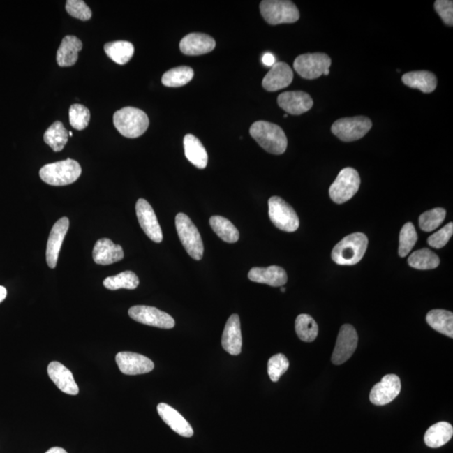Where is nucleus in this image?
Here are the masks:
<instances>
[{"label":"nucleus","instance_id":"nucleus-45","mask_svg":"<svg viewBox=\"0 0 453 453\" xmlns=\"http://www.w3.org/2000/svg\"><path fill=\"white\" fill-rule=\"evenodd\" d=\"M45 453H68V452H66L64 448L55 447L50 448Z\"/></svg>","mask_w":453,"mask_h":453},{"label":"nucleus","instance_id":"nucleus-3","mask_svg":"<svg viewBox=\"0 0 453 453\" xmlns=\"http://www.w3.org/2000/svg\"><path fill=\"white\" fill-rule=\"evenodd\" d=\"M114 124L123 136L135 139L147 131L149 120L144 111L134 107H126L115 112Z\"/></svg>","mask_w":453,"mask_h":453},{"label":"nucleus","instance_id":"nucleus-49","mask_svg":"<svg viewBox=\"0 0 453 453\" xmlns=\"http://www.w3.org/2000/svg\"><path fill=\"white\" fill-rule=\"evenodd\" d=\"M288 114H285L284 115V118L288 117Z\"/></svg>","mask_w":453,"mask_h":453},{"label":"nucleus","instance_id":"nucleus-20","mask_svg":"<svg viewBox=\"0 0 453 453\" xmlns=\"http://www.w3.org/2000/svg\"><path fill=\"white\" fill-rule=\"evenodd\" d=\"M47 372L50 379L62 392L70 396H77L79 393V388L74 380L73 373L64 364L59 362H52L48 365Z\"/></svg>","mask_w":453,"mask_h":453},{"label":"nucleus","instance_id":"nucleus-41","mask_svg":"<svg viewBox=\"0 0 453 453\" xmlns=\"http://www.w3.org/2000/svg\"><path fill=\"white\" fill-rule=\"evenodd\" d=\"M66 10L73 17L83 22L92 17V10L82 0H68L66 3Z\"/></svg>","mask_w":453,"mask_h":453},{"label":"nucleus","instance_id":"nucleus-2","mask_svg":"<svg viewBox=\"0 0 453 453\" xmlns=\"http://www.w3.org/2000/svg\"><path fill=\"white\" fill-rule=\"evenodd\" d=\"M369 240L362 232H355L340 241L332 249V259L339 265H353L363 259Z\"/></svg>","mask_w":453,"mask_h":453},{"label":"nucleus","instance_id":"nucleus-1","mask_svg":"<svg viewBox=\"0 0 453 453\" xmlns=\"http://www.w3.org/2000/svg\"><path fill=\"white\" fill-rule=\"evenodd\" d=\"M249 133L265 151L274 155H281L288 148V137L277 124L257 121L252 124Z\"/></svg>","mask_w":453,"mask_h":453},{"label":"nucleus","instance_id":"nucleus-14","mask_svg":"<svg viewBox=\"0 0 453 453\" xmlns=\"http://www.w3.org/2000/svg\"><path fill=\"white\" fill-rule=\"evenodd\" d=\"M119 371L124 375L137 376L151 372L155 364L144 355L131 352H120L116 355Z\"/></svg>","mask_w":453,"mask_h":453},{"label":"nucleus","instance_id":"nucleus-46","mask_svg":"<svg viewBox=\"0 0 453 453\" xmlns=\"http://www.w3.org/2000/svg\"><path fill=\"white\" fill-rule=\"evenodd\" d=\"M7 297V290L3 286L0 285V303L5 301Z\"/></svg>","mask_w":453,"mask_h":453},{"label":"nucleus","instance_id":"nucleus-23","mask_svg":"<svg viewBox=\"0 0 453 453\" xmlns=\"http://www.w3.org/2000/svg\"><path fill=\"white\" fill-rule=\"evenodd\" d=\"M222 346L231 355H239L242 351V334L239 315L234 314L228 318L222 336Z\"/></svg>","mask_w":453,"mask_h":453},{"label":"nucleus","instance_id":"nucleus-28","mask_svg":"<svg viewBox=\"0 0 453 453\" xmlns=\"http://www.w3.org/2000/svg\"><path fill=\"white\" fill-rule=\"evenodd\" d=\"M453 436V427L448 422H438L431 426L425 434V443L431 448H438L444 446Z\"/></svg>","mask_w":453,"mask_h":453},{"label":"nucleus","instance_id":"nucleus-38","mask_svg":"<svg viewBox=\"0 0 453 453\" xmlns=\"http://www.w3.org/2000/svg\"><path fill=\"white\" fill-rule=\"evenodd\" d=\"M417 234L413 223H407L401 228L399 255L406 257L417 242Z\"/></svg>","mask_w":453,"mask_h":453},{"label":"nucleus","instance_id":"nucleus-10","mask_svg":"<svg viewBox=\"0 0 453 453\" xmlns=\"http://www.w3.org/2000/svg\"><path fill=\"white\" fill-rule=\"evenodd\" d=\"M331 64V58L325 53H306L296 58L294 69L302 78L313 80L322 76Z\"/></svg>","mask_w":453,"mask_h":453},{"label":"nucleus","instance_id":"nucleus-27","mask_svg":"<svg viewBox=\"0 0 453 453\" xmlns=\"http://www.w3.org/2000/svg\"><path fill=\"white\" fill-rule=\"evenodd\" d=\"M185 156L191 163L199 169H205L209 162V156L205 147L196 136L186 135L184 138Z\"/></svg>","mask_w":453,"mask_h":453},{"label":"nucleus","instance_id":"nucleus-22","mask_svg":"<svg viewBox=\"0 0 453 453\" xmlns=\"http://www.w3.org/2000/svg\"><path fill=\"white\" fill-rule=\"evenodd\" d=\"M157 411L161 418L172 431L184 438H192L194 434L192 426L177 410L165 403H161L157 406Z\"/></svg>","mask_w":453,"mask_h":453},{"label":"nucleus","instance_id":"nucleus-12","mask_svg":"<svg viewBox=\"0 0 453 453\" xmlns=\"http://www.w3.org/2000/svg\"><path fill=\"white\" fill-rule=\"evenodd\" d=\"M357 341L359 338L355 327L349 324H345L341 327L332 356V363L340 365L350 359L356 350Z\"/></svg>","mask_w":453,"mask_h":453},{"label":"nucleus","instance_id":"nucleus-21","mask_svg":"<svg viewBox=\"0 0 453 453\" xmlns=\"http://www.w3.org/2000/svg\"><path fill=\"white\" fill-rule=\"evenodd\" d=\"M248 277L251 281L269 285L273 288H281L288 280L285 270L276 265L269 266L267 268H253L248 272Z\"/></svg>","mask_w":453,"mask_h":453},{"label":"nucleus","instance_id":"nucleus-13","mask_svg":"<svg viewBox=\"0 0 453 453\" xmlns=\"http://www.w3.org/2000/svg\"><path fill=\"white\" fill-rule=\"evenodd\" d=\"M135 210L137 218L144 234L154 242L161 243L163 239V234L151 205L144 199L140 198L136 203Z\"/></svg>","mask_w":453,"mask_h":453},{"label":"nucleus","instance_id":"nucleus-24","mask_svg":"<svg viewBox=\"0 0 453 453\" xmlns=\"http://www.w3.org/2000/svg\"><path fill=\"white\" fill-rule=\"evenodd\" d=\"M124 253L120 245L109 239H101L94 245L93 257L95 263L110 265L123 260Z\"/></svg>","mask_w":453,"mask_h":453},{"label":"nucleus","instance_id":"nucleus-9","mask_svg":"<svg viewBox=\"0 0 453 453\" xmlns=\"http://www.w3.org/2000/svg\"><path fill=\"white\" fill-rule=\"evenodd\" d=\"M372 121L364 116L343 118L332 124V132L344 142H352L363 138L371 130Z\"/></svg>","mask_w":453,"mask_h":453},{"label":"nucleus","instance_id":"nucleus-15","mask_svg":"<svg viewBox=\"0 0 453 453\" xmlns=\"http://www.w3.org/2000/svg\"><path fill=\"white\" fill-rule=\"evenodd\" d=\"M401 390L400 378L396 375H387L383 377L380 383L373 386L369 400L376 406H385L392 402Z\"/></svg>","mask_w":453,"mask_h":453},{"label":"nucleus","instance_id":"nucleus-39","mask_svg":"<svg viewBox=\"0 0 453 453\" xmlns=\"http://www.w3.org/2000/svg\"><path fill=\"white\" fill-rule=\"evenodd\" d=\"M69 120L73 128L77 131L84 130L89 124L90 111L82 105H73L69 110Z\"/></svg>","mask_w":453,"mask_h":453},{"label":"nucleus","instance_id":"nucleus-4","mask_svg":"<svg viewBox=\"0 0 453 453\" xmlns=\"http://www.w3.org/2000/svg\"><path fill=\"white\" fill-rule=\"evenodd\" d=\"M82 174V168L78 162L66 159L54 162L43 166L40 170V177L45 184L61 186L73 184Z\"/></svg>","mask_w":453,"mask_h":453},{"label":"nucleus","instance_id":"nucleus-37","mask_svg":"<svg viewBox=\"0 0 453 453\" xmlns=\"http://www.w3.org/2000/svg\"><path fill=\"white\" fill-rule=\"evenodd\" d=\"M445 217H446V210L440 207L427 211L419 217V228L425 232L433 231L443 223Z\"/></svg>","mask_w":453,"mask_h":453},{"label":"nucleus","instance_id":"nucleus-25","mask_svg":"<svg viewBox=\"0 0 453 453\" xmlns=\"http://www.w3.org/2000/svg\"><path fill=\"white\" fill-rule=\"evenodd\" d=\"M82 49V43L77 37L66 36L61 40L60 47L57 50V64L62 68L72 66L78 60V52Z\"/></svg>","mask_w":453,"mask_h":453},{"label":"nucleus","instance_id":"nucleus-42","mask_svg":"<svg viewBox=\"0 0 453 453\" xmlns=\"http://www.w3.org/2000/svg\"><path fill=\"white\" fill-rule=\"evenodd\" d=\"M452 234L453 223H450L443 227L442 230L430 236L428 238V244H429L430 246L436 248H443L450 240Z\"/></svg>","mask_w":453,"mask_h":453},{"label":"nucleus","instance_id":"nucleus-43","mask_svg":"<svg viewBox=\"0 0 453 453\" xmlns=\"http://www.w3.org/2000/svg\"><path fill=\"white\" fill-rule=\"evenodd\" d=\"M436 13L440 15L444 23L449 27L453 26V2L452 0H436L434 3Z\"/></svg>","mask_w":453,"mask_h":453},{"label":"nucleus","instance_id":"nucleus-26","mask_svg":"<svg viewBox=\"0 0 453 453\" xmlns=\"http://www.w3.org/2000/svg\"><path fill=\"white\" fill-rule=\"evenodd\" d=\"M402 82L405 85L422 91V93L431 94L438 86V79L434 73L427 70H417L403 75Z\"/></svg>","mask_w":453,"mask_h":453},{"label":"nucleus","instance_id":"nucleus-33","mask_svg":"<svg viewBox=\"0 0 453 453\" xmlns=\"http://www.w3.org/2000/svg\"><path fill=\"white\" fill-rule=\"evenodd\" d=\"M193 77V68L181 66L168 70L162 77L161 82L165 87H179L188 84Z\"/></svg>","mask_w":453,"mask_h":453},{"label":"nucleus","instance_id":"nucleus-18","mask_svg":"<svg viewBox=\"0 0 453 453\" xmlns=\"http://www.w3.org/2000/svg\"><path fill=\"white\" fill-rule=\"evenodd\" d=\"M69 224L68 218H61L54 224L50 232L47 247V262L50 268L54 269L57 266L58 256L66 232L68 231Z\"/></svg>","mask_w":453,"mask_h":453},{"label":"nucleus","instance_id":"nucleus-32","mask_svg":"<svg viewBox=\"0 0 453 453\" xmlns=\"http://www.w3.org/2000/svg\"><path fill=\"white\" fill-rule=\"evenodd\" d=\"M68 131L60 121L53 123L44 135V141L54 151L59 152L66 147L68 141Z\"/></svg>","mask_w":453,"mask_h":453},{"label":"nucleus","instance_id":"nucleus-11","mask_svg":"<svg viewBox=\"0 0 453 453\" xmlns=\"http://www.w3.org/2000/svg\"><path fill=\"white\" fill-rule=\"evenodd\" d=\"M128 315L135 322L163 329H170L176 325L174 320L169 314L153 306H132L128 310Z\"/></svg>","mask_w":453,"mask_h":453},{"label":"nucleus","instance_id":"nucleus-5","mask_svg":"<svg viewBox=\"0 0 453 453\" xmlns=\"http://www.w3.org/2000/svg\"><path fill=\"white\" fill-rule=\"evenodd\" d=\"M260 9L265 22L272 26L295 23L300 18L297 7L288 0H264Z\"/></svg>","mask_w":453,"mask_h":453},{"label":"nucleus","instance_id":"nucleus-16","mask_svg":"<svg viewBox=\"0 0 453 453\" xmlns=\"http://www.w3.org/2000/svg\"><path fill=\"white\" fill-rule=\"evenodd\" d=\"M277 101L282 110L292 115L306 113L313 106V98L309 94L302 91L282 93L278 97Z\"/></svg>","mask_w":453,"mask_h":453},{"label":"nucleus","instance_id":"nucleus-8","mask_svg":"<svg viewBox=\"0 0 453 453\" xmlns=\"http://www.w3.org/2000/svg\"><path fill=\"white\" fill-rule=\"evenodd\" d=\"M268 205L269 218L274 225L288 232L298 230L300 220L292 206L279 197L270 198Z\"/></svg>","mask_w":453,"mask_h":453},{"label":"nucleus","instance_id":"nucleus-17","mask_svg":"<svg viewBox=\"0 0 453 453\" xmlns=\"http://www.w3.org/2000/svg\"><path fill=\"white\" fill-rule=\"evenodd\" d=\"M293 70L285 62H276L272 69L265 75L262 85L269 92L284 89L292 82Z\"/></svg>","mask_w":453,"mask_h":453},{"label":"nucleus","instance_id":"nucleus-34","mask_svg":"<svg viewBox=\"0 0 453 453\" xmlns=\"http://www.w3.org/2000/svg\"><path fill=\"white\" fill-rule=\"evenodd\" d=\"M140 280L134 272L127 270L117 276L107 277L103 281L105 288L116 290L119 289L135 290L138 288Z\"/></svg>","mask_w":453,"mask_h":453},{"label":"nucleus","instance_id":"nucleus-35","mask_svg":"<svg viewBox=\"0 0 453 453\" xmlns=\"http://www.w3.org/2000/svg\"><path fill=\"white\" fill-rule=\"evenodd\" d=\"M297 334L303 342L311 343L317 339L318 326L315 320L307 314L299 315L296 324Z\"/></svg>","mask_w":453,"mask_h":453},{"label":"nucleus","instance_id":"nucleus-6","mask_svg":"<svg viewBox=\"0 0 453 453\" xmlns=\"http://www.w3.org/2000/svg\"><path fill=\"white\" fill-rule=\"evenodd\" d=\"M176 227L179 238L188 255L194 260H202L205 247L200 232L192 220L188 215L178 214L176 217Z\"/></svg>","mask_w":453,"mask_h":453},{"label":"nucleus","instance_id":"nucleus-31","mask_svg":"<svg viewBox=\"0 0 453 453\" xmlns=\"http://www.w3.org/2000/svg\"><path fill=\"white\" fill-rule=\"evenodd\" d=\"M209 223L219 238L225 242L232 244L239 240V232L230 220L221 216H214L210 218Z\"/></svg>","mask_w":453,"mask_h":453},{"label":"nucleus","instance_id":"nucleus-7","mask_svg":"<svg viewBox=\"0 0 453 453\" xmlns=\"http://www.w3.org/2000/svg\"><path fill=\"white\" fill-rule=\"evenodd\" d=\"M361 184L359 172L352 168L341 170L329 189L332 200L338 205L346 202L355 196Z\"/></svg>","mask_w":453,"mask_h":453},{"label":"nucleus","instance_id":"nucleus-36","mask_svg":"<svg viewBox=\"0 0 453 453\" xmlns=\"http://www.w3.org/2000/svg\"><path fill=\"white\" fill-rule=\"evenodd\" d=\"M408 264L411 267L417 269H432L438 267L440 259L430 249L422 248L411 253Z\"/></svg>","mask_w":453,"mask_h":453},{"label":"nucleus","instance_id":"nucleus-30","mask_svg":"<svg viewBox=\"0 0 453 453\" xmlns=\"http://www.w3.org/2000/svg\"><path fill=\"white\" fill-rule=\"evenodd\" d=\"M107 56L119 65L126 64L134 55L135 47L128 41L118 40L107 43L105 45Z\"/></svg>","mask_w":453,"mask_h":453},{"label":"nucleus","instance_id":"nucleus-48","mask_svg":"<svg viewBox=\"0 0 453 453\" xmlns=\"http://www.w3.org/2000/svg\"><path fill=\"white\" fill-rule=\"evenodd\" d=\"M68 135H69L70 136H73V132H72V131L68 132Z\"/></svg>","mask_w":453,"mask_h":453},{"label":"nucleus","instance_id":"nucleus-19","mask_svg":"<svg viewBox=\"0 0 453 453\" xmlns=\"http://www.w3.org/2000/svg\"><path fill=\"white\" fill-rule=\"evenodd\" d=\"M216 41L202 33H191L180 43V50L186 56H200L214 51Z\"/></svg>","mask_w":453,"mask_h":453},{"label":"nucleus","instance_id":"nucleus-44","mask_svg":"<svg viewBox=\"0 0 453 453\" xmlns=\"http://www.w3.org/2000/svg\"><path fill=\"white\" fill-rule=\"evenodd\" d=\"M262 62H263V64L265 66H273L276 64V57L272 53L266 52L264 54V56L262 57Z\"/></svg>","mask_w":453,"mask_h":453},{"label":"nucleus","instance_id":"nucleus-29","mask_svg":"<svg viewBox=\"0 0 453 453\" xmlns=\"http://www.w3.org/2000/svg\"><path fill=\"white\" fill-rule=\"evenodd\" d=\"M426 322L440 334L453 338V314L446 310H432L426 315Z\"/></svg>","mask_w":453,"mask_h":453},{"label":"nucleus","instance_id":"nucleus-40","mask_svg":"<svg viewBox=\"0 0 453 453\" xmlns=\"http://www.w3.org/2000/svg\"><path fill=\"white\" fill-rule=\"evenodd\" d=\"M290 366L289 360L282 353L274 355L270 357L268 362V373L273 382L280 380L281 376L288 371Z\"/></svg>","mask_w":453,"mask_h":453},{"label":"nucleus","instance_id":"nucleus-47","mask_svg":"<svg viewBox=\"0 0 453 453\" xmlns=\"http://www.w3.org/2000/svg\"><path fill=\"white\" fill-rule=\"evenodd\" d=\"M281 290L282 292H285V288H282V286H281Z\"/></svg>","mask_w":453,"mask_h":453}]
</instances>
